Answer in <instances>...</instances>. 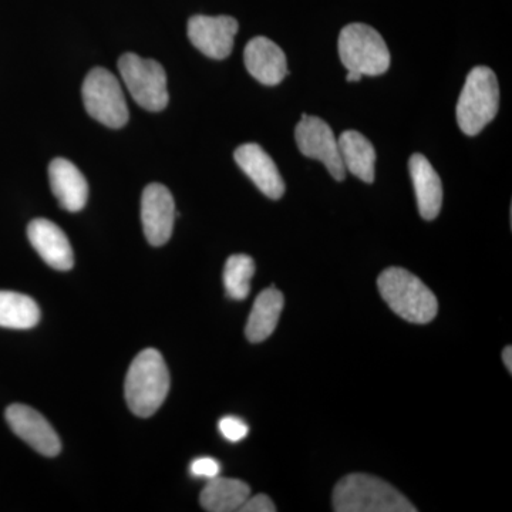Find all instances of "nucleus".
<instances>
[{"label": "nucleus", "instance_id": "obj_1", "mask_svg": "<svg viewBox=\"0 0 512 512\" xmlns=\"http://www.w3.org/2000/svg\"><path fill=\"white\" fill-rule=\"evenodd\" d=\"M170 392V373L163 355L156 349L138 353L128 369L124 393L131 412L151 417Z\"/></svg>", "mask_w": 512, "mask_h": 512}, {"label": "nucleus", "instance_id": "obj_2", "mask_svg": "<svg viewBox=\"0 0 512 512\" xmlns=\"http://www.w3.org/2000/svg\"><path fill=\"white\" fill-rule=\"evenodd\" d=\"M333 510L338 512H414L402 493L380 478L350 474L333 490Z\"/></svg>", "mask_w": 512, "mask_h": 512}, {"label": "nucleus", "instance_id": "obj_3", "mask_svg": "<svg viewBox=\"0 0 512 512\" xmlns=\"http://www.w3.org/2000/svg\"><path fill=\"white\" fill-rule=\"evenodd\" d=\"M380 295L390 309L407 322L429 323L436 318V295L416 275L403 268H389L377 279Z\"/></svg>", "mask_w": 512, "mask_h": 512}, {"label": "nucleus", "instance_id": "obj_4", "mask_svg": "<svg viewBox=\"0 0 512 512\" xmlns=\"http://www.w3.org/2000/svg\"><path fill=\"white\" fill-rule=\"evenodd\" d=\"M500 106V87L490 67H474L468 73L457 103V123L467 136H477L495 119Z\"/></svg>", "mask_w": 512, "mask_h": 512}, {"label": "nucleus", "instance_id": "obj_5", "mask_svg": "<svg viewBox=\"0 0 512 512\" xmlns=\"http://www.w3.org/2000/svg\"><path fill=\"white\" fill-rule=\"evenodd\" d=\"M338 46L340 60L350 72L380 76L389 70V47L372 26L363 23L345 26L340 32Z\"/></svg>", "mask_w": 512, "mask_h": 512}, {"label": "nucleus", "instance_id": "obj_6", "mask_svg": "<svg viewBox=\"0 0 512 512\" xmlns=\"http://www.w3.org/2000/svg\"><path fill=\"white\" fill-rule=\"evenodd\" d=\"M119 70L138 106L148 111H161L167 107V74L160 63L143 59L136 53H126L119 59Z\"/></svg>", "mask_w": 512, "mask_h": 512}, {"label": "nucleus", "instance_id": "obj_7", "mask_svg": "<svg viewBox=\"0 0 512 512\" xmlns=\"http://www.w3.org/2000/svg\"><path fill=\"white\" fill-rule=\"evenodd\" d=\"M87 113L110 128H121L128 121L126 97L117 77L110 70L96 67L87 74L82 87Z\"/></svg>", "mask_w": 512, "mask_h": 512}, {"label": "nucleus", "instance_id": "obj_8", "mask_svg": "<svg viewBox=\"0 0 512 512\" xmlns=\"http://www.w3.org/2000/svg\"><path fill=\"white\" fill-rule=\"evenodd\" d=\"M295 138L303 156L320 161L336 181L345 180L346 168L340 157L339 143L328 123L319 117L302 114Z\"/></svg>", "mask_w": 512, "mask_h": 512}, {"label": "nucleus", "instance_id": "obj_9", "mask_svg": "<svg viewBox=\"0 0 512 512\" xmlns=\"http://www.w3.org/2000/svg\"><path fill=\"white\" fill-rule=\"evenodd\" d=\"M239 25L231 16H192L188 20V37L192 45L207 57L224 60L234 49Z\"/></svg>", "mask_w": 512, "mask_h": 512}, {"label": "nucleus", "instance_id": "obj_10", "mask_svg": "<svg viewBox=\"0 0 512 512\" xmlns=\"http://www.w3.org/2000/svg\"><path fill=\"white\" fill-rule=\"evenodd\" d=\"M141 221L147 241L153 247H161L170 241L174 229L175 202L165 185H147L141 198Z\"/></svg>", "mask_w": 512, "mask_h": 512}, {"label": "nucleus", "instance_id": "obj_11", "mask_svg": "<svg viewBox=\"0 0 512 512\" xmlns=\"http://www.w3.org/2000/svg\"><path fill=\"white\" fill-rule=\"evenodd\" d=\"M6 421L16 436L33 450L46 457H56L62 451L59 436L49 421L26 404H12L6 409Z\"/></svg>", "mask_w": 512, "mask_h": 512}, {"label": "nucleus", "instance_id": "obj_12", "mask_svg": "<svg viewBox=\"0 0 512 512\" xmlns=\"http://www.w3.org/2000/svg\"><path fill=\"white\" fill-rule=\"evenodd\" d=\"M235 161L262 194L271 200H281L285 194V183L281 173L268 153L258 144L248 143L238 147Z\"/></svg>", "mask_w": 512, "mask_h": 512}, {"label": "nucleus", "instance_id": "obj_13", "mask_svg": "<svg viewBox=\"0 0 512 512\" xmlns=\"http://www.w3.org/2000/svg\"><path fill=\"white\" fill-rule=\"evenodd\" d=\"M244 62L249 74L265 86H276L288 74L284 50L268 37H254L248 43Z\"/></svg>", "mask_w": 512, "mask_h": 512}, {"label": "nucleus", "instance_id": "obj_14", "mask_svg": "<svg viewBox=\"0 0 512 512\" xmlns=\"http://www.w3.org/2000/svg\"><path fill=\"white\" fill-rule=\"evenodd\" d=\"M28 237L37 254L57 271H69L74 265L73 248L55 222L37 218L30 222Z\"/></svg>", "mask_w": 512, "mask_h": 512}, {"label": "nucleus", "instance_id": "obj_15", "mask_svg": "<svg viewBox=\"0 0 512 512\" xmlns=\"http://www.w3.org/2000/svg\"><path fill=\"white\" fill-rule=\"evenodd\" d=\"M49 181L60 207L77 212L86 207L89 184L82 171L66 158H55L49 165Z\"/></svg>", "mask_w": 512, "mask_h": 512}, {"label": "nucleus", "instance_id": "obj_16", "mask_svg": "<svg viewBox=\"0 0 512 512\" xmlns=\"http://www.w3.org/2000/svg\"><path fill=\"white\" fill-rule=\"evenodd\" d=\"M409 170L420 215L423 220L433 221L440 214L443 204V185L439 174L421 154H414L410 158Z\"/></svg>", "mask_w": 512, "mask_h": 512}, {"label": "nucleus", "instance_id": "obj_17", "mask_svg": "<svg viewBox=\"0 0 512 512\" xmlns=\"http://www.w3.org/2000/svg\"><path fill=\"white\" fill-rule=\"evenodd\" d=\"M340 157L346 171L359 180L372 184L375 181L376 151L373 144L359 131L348 130L338 138Z\"/></svg>", "mask_w": 512, "mask_h": 512}, {"label": "nucleus", "instance_id": "obj_18", "mask_svg": "<svg viewBox=\"0 0 512 512\" xmlns=\"http://www.w3.org/2000/svg\"><path fill=\"white\" fill-rule=\"evenodd\" d=\"M284 302V295L278 289L269 288L259 293L245 329L249 342H264L275 332Z\"/></svg>", "mask_w": 512, "mask_h": 512}, {"label": "nucleus", "instance_id": "obj_19", "mask_svg": "<svg viewBox=\"0 0 512 512\" xmlns=\"http://www.w3.org/2000/svg\"><path fill=\"white\" fill-rule=\"evenodd\" d=\"M249 495L251 488L244 481L218 476L205 485L200 503L205 511L234 512L241 510Z\"/></svg>", "mask_w": 512, "mask_h": 512}, {"label": "nucleus", "instance_id": "obj_20", "mask_svg": "<svg viewBox=\"0 0 512 512\" xmlns=\"http://www.w3.org/2000/svg\"><path fill=\"white\" fill-rule=\"evenodd\" d=\"M40 320L35 299L23 293L0 291V326L9 329H30Z\"/></svg>", "mask_w": 512, "mask_h": 512}, {"label": "nucleus", "instance_id": "obj_21", "mask_svg": "<svg viewBox=\"0 0 512 512\" xmlns=\"http://www.w3.org/2000/svg\"><path fill=\"white\" fill-rule=\"evenodd\" d=\"M255 275V262L249 255L229 256L224 269L225 291L234 301H244L251 292V279Z\"/></svg>", "mask_w": 512, "mask_h": 512}, {"label": "nucleus", "instance_id": "obj_22", "mask_svg": "<svg viewBox=\"0 0 512 512\" xmlns=\"http://www.w3.org/2000/svg\"><path fill=\"white\" fill-rule=\"evenodd\" d=\"M218 427H220L222 436L228 441H232V443L244 440L248 436V424L244 420L238 419V417H224L220 420Z\"/></svg>", "mask_w": 512, "mask_h": 512}, {"label": "nucleus", "instance_id": "obj_23", "mask_svg": "<svg viewBox=\"0 0 512 512\" xmlns=\"http://www.w3.org/2000/svg\"><path fill=\"white\" fill-rule=\"evenodd\" d=\"M190 471L194 477L212 480V478L220 476L221 464L215 458L200 457L192 461Z\"/></svg>", "mask_w": 512, "mask_h": 512}, {"label": "nucleus", "instance_id": "obj_24", "mask_svg": "<svg viewBox=\"0 0 512 512\" xmlns=\"http://www.w3.org/2000/svg\"><path fill=\"white\" fill-rule=\"evenodd\" d=\"M242 512H275V504L265 494L249 495L247 501L242 504Z\"/></svg>", "mask_w": 512, "mask_h": 512}, {"label": "nucleus", "instance_id": "obj_25", "mask_svg": "<svg viewBox=\"0 0 512 512\" xmlns=\"http://www.w3.org/2000/svg\"><path fill=\"white\" fill-rule=\"evenodd\" d=\"M504 365L507 367L508 372H512V349L511 346H507L503 352Z\"/></svg>", "mask_w": 512, "mask_h": 512}, {"label": "nucleus", "instance_id": "obj_26", "mask_svg": "<svg viewBox=\"0 0 512 512\" xmlns=\"http://www.w3.org/2000/svg\"><path fill=\"white\" fill-rule=\"evenodd\" d=\"M362 77V74L357 72H350V70H348V76H346V80H348V82L350 83L360 82V80H362Z\"/></svg>", "mask_w": 512, "mask_h": 512}]
</instances>
